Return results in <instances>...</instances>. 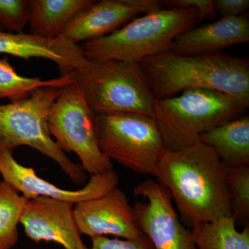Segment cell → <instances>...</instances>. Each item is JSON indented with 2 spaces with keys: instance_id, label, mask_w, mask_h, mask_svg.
<instances>
[{
  "instance_id": "cell-1",
  "label": "cell",
  "mask_w": 249,
  "mask_h": 249,
  "mask_svg": "<svg viewBox=\"0 0 249 249\" xmlns=\"http://www.w3.org/2000/svg\"><path fill=\"white\" fill-rule=\"evenodd\" d=\"M155 178L169 191L183 222L192 229L231 217L227 168L215 151L202 142L165 150Z\"/></svg>"
},
{
  "instance_id": "cell-2",
  "label": "cell",
  "mask_w": 249,
  "mask_h": 249,
  "mask_svg": "<svg viewBox=\"0 0 249 249\" xmlns=\"http://www.w3.org/2000/svg\"><path fill=\"white\" fill-rule=\"evenodd\" d=\"M139 64L155 99L210 89L249 102V59L222 53L183 55L168 50Z\"/></svg>"
},
{
  "instance_id": "cell-3",
  "label": "cell",
  "mask_w": 249,
  "mask_h": 249,
  "mask_svg": "<svg viewBox=\"0 0 249 249\" xmlns=\"http://www.w3.org/2000/svg\"><path fill=\"white\" fill-rule=\"evenodd\" d=\"M249 107V102L217 90L191 89L174 97L155 99L154 119L165 150L175 151L199 142L205 132L238 119Z\"/></svg>"
},
{
  "instance_id": "cell-4",
  "label": "cell",
  "mask_w": 249,
  "mask_h": 249,
  "mask_svg": "<svg viewBox=\"0 0 249 249\" xmlns=\"http://www.w3.org/2000/svg\"><path fill=\"white\" fill-rule=\"evenodd\" d=\"M197 10L161 9L134 18L109 35L80 46L88 60L137 62L170 50L179 34L198 24Z\"/></svg>"
},
{
  "instance_id": "cell-5",
  "label": "cell",
  "mask_w": 249,
  "mask_h": 249,
  "mask_svg": "<svg viewBox=\"0 0 249 249\" xmlns=\"http://www.w3.org/2000/svg\"><path fill=\"white\" fill-rule=\"evenodd\" d=\"M71 78L97 115L133 112L154 118L155 98L137 62L88 59Z\"/></svg>"
},
{
  "instance_id": "cell-6",
  "label": "cell",
  "mask_w": 249,
  "mask_h": 249,
  "mask_svg": "<svg viewBox=\"0 0 249 249\" xmlns=\"http://www.w3.org/2000/svg\"><path fill=\"white\" fill-rule=\"evenodd\" d=\"M61 89L46 87L19 101L0 105V148L13 150L21 145L36 149L56 162L76 185L85 182L81 165L73 163L52 138L49 119Z\"/></svg>"
},
{
  "instance_id": "cell-7",
  "label": "cell",
  "mask_w": 249,
  "mask_h": 249,
  "mask_svg": "<svg viewBox=\"0 0 249 249\" xmlns=\"http://www.w3.org/2000/svg\"><path fill=\"white\" fill-rule=\"evenodd\" d=\"M98 138L100 149L111 160L156 177L165 147L153 117L133 112L98 115Z\"/></svg>"
},
{
  "instance_id": "cell-8",
  "label": "cell",
  "mask_w": 249,
  "mask_h": 249,
  "mask_svg": "<svg viewBox=\"0 0 249 249\" xmlns=\"http://www.w3.org/2000/svg\"><path fill=\"white\" fill-rule=\"evenodd\" d=\"M49 130L62 151L78 156L84 171L93 175L114 170L112 162L98 144V115L90 109L73 82L61 89L54 103Z\"/></svg>"
},
{
  "instance_id": "cell-9",
  "label": "cell",
  "mask_w": 249,
  "mask_h": 249,
  "mask_svg": "<svg viewBox=\"0 0 249 249\" xmlns=\"http://www.w3.org/2000/svg\"><path fill=\"white\" fill-rule=\"evenodd\" d=\"M137 201L133 209L139 227L155 249H196L191 231L180 222L169 191L158 181L147 179L134 188Z\"/></svg>"
},
{
  "instance_id": "cell-10",
  "label": "cell",
  "mask_w": 249,
  "mask_h": 249,
  "mask_svg": "<svg viewBox=\"0 0 249 249\" xmlns=\"http://www.w3.org/2000/svg\"><path fill=\"white\" fill-rule=\"evenodd\" d=\"M0 174L26 199L46 196L76 204L96 199L117 187L119 176L114 170L100 175H91L89 182L76 191H67L40 178L34 168L18 163L13 150L0 148Z\"/></svg>"
},
{
  "instance_id": "cell-11",
  "label": "cell",
  "mask_w": 249,
  "mask_h": 249,
  "mask_svg": "<svg viewBox=\"0 0 249 249\" xmlns=\"http://www.w3.org/2000/svg\"><path fill=\"white\" fill-rule=\"evenodd\" d=\"M73 214L80 233L91 238L110 235L137 240L144 235L133 207L117 187L100 197L73 205Z\"/></svg>"
},
{
  "instance_id": "cell-12",
  "label": "cell",
  "mask_w": 249,
  "mask_h": 249,
  "mask_svg": "<svg viewBox=\"0 0 249 249\" xmlns=\"http://www.w3.org/2000/svg\"><path fill=\"white\" fill-rule=\"evenodd\" d=\"M161 8L160 1L155 0L93 1L72 18L60 37L78 45L109 35L138 15Z\"/></svg>"
},
{
  "instance_id": "cell-13",
  "label": "cell",
  "mask_w": 249,
  "mask_h": 249,
  "mask_svg": "<svg viewBox=\"0 0 249 249\" xmlns=\"http://www.w3.org/2000/svg\"><path fill=\"white\" fill-rule=\"evenodd\" d=\"M20 224L36 242H54L65 249H88L81 238L73 204L46 196L28 199Z\"/></svg>"
},
{
  "instance_id": "cell-14",
  "label": "cell",
  "mask_w": 249,
  "mask_h": 249,
  "mask_svg": "<svg viewBox=\"0 0 249 249\" xmlns=\"http://www.w3.org/2000/svg\"><path fill=\"white\" fill-rule=\"evenodd\" d=\"M0 54L18 58H44L58 65L60 76L70 74L83 66L88 58L81 47L65 37L45 39L25 33L0 30Z\"/></svg>"
},
{
  "instance_id": "cell-15",
  "label": "cell",
  "mask_w": 249,
  "mask_h": 249,
  "mask_svg": "<svg viewBox=\"0 0 249 249\" xmlns=\"http://www.w3.org/2000/svg\"><path fill=\"white\" fill-rule=\"evenodd\" d=\"M249 42V18H221L211 24L193 27L174 40L170 51L180 55H196L221 53L224 49Z\"/></svg>"
},
{
  "instance_id": "cell-16",
  "label": "cell",
  "mask_w": 249,
  "mask_h": 249,
  "mask_svg": "<svg viewBox=\"0 0 249 249\" xmlns=\"http://www.w3.org/2000/svg\"><path fill=\"white\" fill-rule=\"evenodd\" d=\"M199 142L212 148L226 168L249 165V117L241 116L205 132Z\"/></svg>"
},
{
  "instance_id": "cell-17",
  "label": "cell",
  "mask_w": 249,
  "mask_h": 249,
  "mask_svg": "<svg viewBox=\"0 0 249 249\" xmlns=\"http://www.w3.org/2000/svg\"><path fill=\"white\" fill-rule=\"evenodd\" d=\"M92 0H31L29 24L32 35L45 39L60 37L72 18Z\"/></svg>"
},
{
  "instance_id": "cell-18",
  "label": "cell",
  "mask_w": 249,
  "mask_h": 249,
  "mask_svg": "<svg viewBox=\"0 0 249 249\" xmlns=\"http://www.w3.org/2000/svg\"><path fill=\"white\" fill-rule=\"evenodd\" d=\"M191 232L196 249H249V226L238 231L232 216L199 224Z\"/></svg>"
},
{
  "instance_id": "cell-19",
  "label": "cell",
  "mask_w": 249,
  "mask_h": 249,
  "mask_svg": "<svg viewBox=\"0 0 249 249\" xmlns=\"http://www.w3.org/2000/svg\"><path fill=\"white\" fill-rule=\"evenodd\" d=\"M72 83L71 73L46 80L21 76L7 57L0 59V98H8L11 102L27 98L40 88L52 87L62 89Z\"/></svg>"
},
{
  "instance_id": "cell-20",
  "label": "cell",
  "mask_w": 249,
  "mask_h": 249,
  "mask_svg": "<svg viewBox=\"0 0 249 249\" xmlns=\"http://www.w3.org/2000/svg\"><path fill=\"white\" fill-rule=\"evenodd\" d=\"M27 200L9 183L0 181V249H11L17 244L18 226Z\"/></svg>"
},
{
  "instance_id": "cell-21",
  "label": "cell",
  "mask_w": 249,
  "mask_h": 249,
  "mask_svg": "<svg viewBox=\"0 0 249 249\" xmlns=\"http://www.w3.org/2000/svg\"><path fill=\"white\" fill-rule=\"evenodd\" d=\"M228 189L231 203L232 217L236 225L249 222V165L227 168Z\"/></svg>"
},
{
  "instance_id": "cell-22",
  "label": "cell",
  "mask_w": 249,
  "mask_h": 249,
  "mask_svg": "<svg viewBox=\"0 0 249 249\" xmlns=\"http://www.w3.org/2000/svg\"><path fill=\"white\" fill-rule=\"evenodd\" d=\"M30 5L27 0H0V29L22 33L29 23Z\"/></svg>"
},
{
  "instance_id": "cell-23",
  "label": "cell",
  "mask_w": 249,
  "mask_h": 249,
  "mask_svg": "<svg viewBox=\"0 0 249 249\" xmlns=\"http://www.w3.org/2000/svg\"><path fill=\"white\" fill-rule=\"evenodd\" d=\"M92 245L88 249H155L148 237L142 235L137 240L111 239L106 236L91 238Z\"/></svg>"
},
{
  "instance_id": "cell-24",
  "label": "cell",
  "mask_w": 249,
  "mask_h": 249,
  "mask_svg": "<svg viewBox=\"0 0 249 249\" xmlns=\"http://www.w3.org/2000/svg\"><path fill=\"white\" fill-rule=\"evenodd\" d=\"M162 7L165 9H193L197 10L199 14L198 24L204 18L214 19L217 17L213 0H166L160 1Z\"/></svg>"
},
{
  "instance_id": "cell-25",
  "label": "cell",
  "mask_w": 249,
  "mask_h": 249,
  "mask_svg": "<svg viewBox=\"0 0 249 249\" xmlns=\"http://www.w3.org/2000/svg\"><path fill=\"white\" fill-rule=\"evenodd\" d=\"M214 9L221 18L237 17L246 14L249 0H214Z\"/></svg>"
},
{
  "instance_id": "cell-26",
  "label": "cell",
  "mask_w": 249,
  "mask_h": 249,
  "mask_svg": "<svg viewBox=\"0 0 249 249\" xmlns=\"http://www.w3.org/2000/svg\"><path fill=\"white\" fill-rule=\"evenodd\" d=\"M0 30H1V29H0Z\"/></svg>"
}]
</instances>
